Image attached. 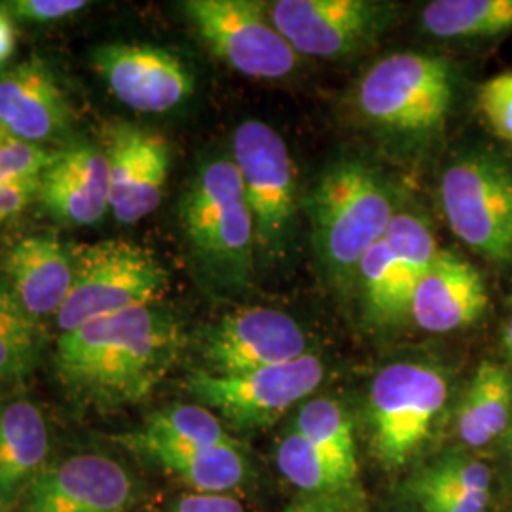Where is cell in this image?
Wrapping results in <instances>:
<instances>
[{"mask_svg": "<svg viewBox=\"0 0 512 512\" xmlns=\"http://www.w3.org/2000/svg\"><path fill=\"white\" fill-rule=\"evenodd\" d=\"M48 450L50 433L37 404L14 399L0 406V505L42 473Z\"/></svg>", "mask_w": 512, "mask_h": 512, "instance_id": "21", "label": "cell"}, {"mask_svg": "<svg viewBox=\"0 0 512 512\" xmlns=\"http://www.w3.org/2000/svg\"><path fill=\"white\" fill-rule=\"evenodd\" d=\"M181 348L179 323L154 304L61 334L55 370L74 399L109 410L147 399L175 365Z\"/></svg>", "mask_w": 512, "mask_h": 512, "instance_id": "1", "label": "cell"}, {"mask_svg": "<svg viewBox=\"0 0 512 512\" xmlns=\"http://www.w3.org/2000/svg\"><path fill=\"white\" fill-rule=\"evenodd\" d=\"M478 105L495 135L512 143V73L497 74L484 82Z\"/></svg>", "mask_w": 512, "mask_h": 512, "instance_id": "31", "label": "cell"}, {"mask_svg": "<svg viewBox=\"0 0 512 512\" xmlns=\"http://www.w3.org/2000/svg\"><path fill=\"white\" fill-rule=\"evenodd\" d=\"M0 135H2V131H0Z\"/></svg>", "mask_w": 512, "mask_h": 512, "instance_id": "40", "label": "cell"}, {"mask_svg": "<svg viewBox=\"0 0 512 512\" xmlns=\"http://www.w3.org/2000/svg\"><path fill=\"white\" fill-rule=\"evenodd\" d=\"M105 154L114 219L135 224L154 213L162 202L171 165L164 137L131 124H118L109 129Z\"/></svg>", "mask_w": 512, "mask_h": 512, "instance_id": "15", "label": "cell"}, {"mask_svg": "<svg viewBox=\"0 0 512 512\" xmlns=\"http://www.w3.org/2000/svg\"><path fill=\"white\" fill-rule=\"evenodd\" d=\"M124 439L186 444V446H217L230 444L217 416L203 406H173L148 418L147 423Z\"/></svg>", "mask_w": 512, "mask_h": 512, "instance_id": "27", "label": "cell"}, {"mask_svg": "<svg viewBox=\"0 0 512 512\" xmlns=\"http://www.w3.org/2000/svg\"><path fill=\"white\" fill-rule=\"evenodd\" d=\"M184 14L209 50L234 71L251 78H283L298 54L277 31L264 4L253 0H188Z\"/></svg>", "mask_w": 512, "mask_h": 512, "instance_id": "9", "label": "cell"}, {"mask_svg": "<svg viewBox=\"0 0 512 512\" xmlns=\"http://www.w3.org/2000/svg\"><path fill=\"white\" fill-rule=\"evenodd\" d=\"M93 67L110 93L128 109L169 112L194 93V78L177 55L148 44H107L95 50Z\"/></svg>", "mask_w": 512, "mask_h": 512, "instance_id": "14", "label": "cell"}, {"mask_svg": "<svg viewBox=\"0 0 512 512\" xmlns=\"http://www.w3.org/2000/svg\"><path fill=\"white\" fill-rule=\"evenodd\" d=\"M2 272L33 319L57 315L73 289V249L52 234L27 236L6 249Z\"/></svg>", "mask_w": 512, "mask_h": 512, "instance_id": "20", "label": "cell"}, {"mask_svg": "<svg viewBox=\"0 0 512 512\" xmlns=\"http://www.w3.org/2000/svg\"><path fill=\"white\" fill-rule=\"evenodd\" d=\"M38 200L52 219L69 226H93L110 209L107 154L78 145L55 154L40 175Z\"/></svg>", "mask_w": 512, "mask_h": 512, "instance_id": "18", "label": "cell"}, {"mask_svg": "<svg viewBox=\"0 0 512 512\" xmlns=\"http://www.w3.org/2000/svg\"><path fill=\"white\" fill-rule=\"evenodd\" d=\"M133 501V482L114 459L80 454L42 471L29 484L25 512H124Z\"/></svg>", "mask_w": 512, "mask_h": 512, "instance_id": "16", "label": "cell"}, {"mask_svg": "<svg viewBox=\"0 0 512 512\" xmlns=\"http://www.w3.org/2000/svg\"><path fill=\"white\" fill-rule=\"evenodd\" d=\"M175 512H245V509L230 495L194 494L183 497Z\"/></svg>", "mask_w": 512, "mask_h": 512, "instance_id": "34", "label": "cell"}, {"mask_svg": "<svg viewBox=\"0 0 512 512\" xmlns=\"http://www.w3.org/2000/svg\"><path fill=\"white\" fill-rule=\"evenodd\" d=\"M184 236L205 274L224 287L249 283L255 224L234 160L202 165L181 200Z\"/></svg>", "mask_w": 512, "mask_h": 512, "instance_id": "3", "label": "cell"}, {"mask_svg": "<svg viewBox=\"0 0 512 512\" xmlns=\"http://www.w3.org/2000/svg\"><path fill=\"white\" fill-rule=\"evenodd\" d=\"M306 211L315 253L334 279L357 277L366 253L395 219L384 179L368 165L344 160L329 165L311 186Z\"/></svg>", "mask_w": 512, "mask_h": 512, "instance_id": "2", "label": "cell"}, {"mask_svg": "<svg viewBox=\"0 0 512 512\" xmlns=\"http://www.w3.org/2000/svg\"><path fill=\"white\" fill-rule=\"evenodd\" d=\"M40 194V177L0 184V224L18 217L19 213L37 200Z\"/></svg>", "mask_w": 512, "mask_h": 512, "instance_id": "33", "label": "cell"}, {"mask_svg": "<svg viewBox=\"0 0 512 512\" xmlns=\"http://www.w3.org/2000/svg\"><path fill=\"white\" fill-rule=\"evenodd\" d=\"M512 382L503 366H478L458 414L459 439L478 448L503 435L511 421Z\"/></svg>", "mask_w": 512, "mask_h": 512, "instance_id": "23", "label": "cell"}, {"mask_svg": "<svg viewBox=\"0 0 512 512\" xmlns=\"http://www.w3.org/2000/svg\"><path fill=\"white\" fill-rule=\"evenodd\" d=\"M122 442H126L131 450L154 459L165 471L181 478L198 494L230 492L238 488L247 475V461L241 456L236 442L217 446H186L124 437Z\"/></svg>", "mask_w": 512, "mask_h": 512, "instance_id": "22", "label": "cell"}, {"mask_svg": "<svg viewBox=\"0 0 512 512\" xmlns=\"http://www.w3.org/2000/svg\"><path fill=\"white\" fill-rule=\"evenodd\" d=\"M412 494L450 495L488 509L492 473L476 459H446L416 478Z\"/></svg>", "mask_w": 512, "mask_h": 512, "instance_id": "29", "label": "cell"}, {"mask_svg": "<svg viewBox=\"0 0 512 512\" xmlns=\"http://www.w3.org/2000/svg\"><path fill=\"white\" fill-rule=\"evenodd\" d=\"M505 346H507V351H509L512 359V321L511 325L507 327V334H505Z\"/></svg>", "mask_w": 512, "mask_h": 512, "instance_id": "38", "label": "cell"}, {"mask_svg": "<svg viewBox=\"0 0 512 512\" xmlns=\"http://www.w3.org/2000/svg\"><path fill=\"white\" fill-rule=\"evenodd\" d=\"M391 8L372 0H277L268 12L296 54L340 59L376 40Z\"/></svg>", "mask_w": 512, "mask_h": 512, "instance_id": "11", "label": "cell"}, {"mask_svg": "<svg viewBox=\"0 0 512 512\" xmlns=\"http://www.w3.org/2000/svg\"><path fill=\"white\" fill-rule=\"evenodd\" d=\"M304 355L308 340L293 317L260 306L224 315L203 340L205 361L224 376L287 365Z\"/></svg>", "mask_w": 512, "mask_h": 512, "instance_id": "13", "label": "cell"}, {"mask_svg": "<svg viewBox=\"0 0 512 512\" xmlns=\"http://www.w3.org/2000/svg\"><path fill=\"white\" fill-rule=\"evenodd\" d=\"M359 107L366 118L401 133L427 135L442 128L454 101L448 61L403 52L378 61L359 84Z\"/></svg>", "mask_w": 512, "mask_h": 512, "instance_id": "5", "label": "cell"}, {"mask_svg": "<svg viewBox=\"0 0 512 512\" xmlns=\"http://www.w3.org/2000/svg\"><path fill=\"white\" fill-rule=\"evenodd\" d=\"M421 23L439 38L497 37L512 31V0H437Z\"/></svg>", "mask_w": 512, "mask_h": 512, "instance_id": "24", "label": "cell"}, {"mask_svg": "<svg viewBox=\"0 0 512 512\" xmlns=\"http://www.w3.org/2000/svg\"><path fill=\"white\" fill-rule=\"evenodd\" d=\"M73 258V289L55 315L61 334L107 315L154 306L169 289L158 256L128 239L78 245Z\"/></svg>", "mask_w": 512, "mask_h": 512, "instance_id": "4", "label": "cell"}, {"mask_svg": "<svg viewBox=\"0 0 512 512\" xmlns=\"http://www.w3.org/2000/svg\"><path fill=\"white\" fill-rule=\"evenodd\" d=\"M18 48V27L14 16L6 8V4H0V69L12 59Z\"/></svg>", "mask_w": 512, "mask_h": 512, "instance_id": "36", "label": "cell"}, {"mask_svg": "<svg viewBox=\"0 0 512 512\" xmlns=\"http://www.w3.org/2000/svg\"><path fill=\"white\" fill-rule=\"evenodd\" d=\"M234 164L255 224V247L268 260L287 253L296 228V171L287 143L272 126L249 120L234 135Z\"/></svg>", "mask_w": 512, "mask_h": 512, "instance_id": "6", "label": "cell"}, {"mask_svg": "<svg viewBox=\"0 0 512 512\" xmlns=\"http://www.w3.org/2000/svg\"><path fill=\"white\" fill-rule=\"evenodd\" d=\"M414 497L425 512H486V507L450 495L414 494Z\"/></svg>", "mask_w": 512, "mask_h": 512, "instance_id": "35", "label": "cell"}, {"mask_svg": "<svg viewBox=\"0 0 512 512\" xmlns=\"http://www.w3.org/2000/svg\"><path fill=\"white\" fill-rule=\"evenodd\" d=\"M6 8L14 18L33 21V23H52L59 19L69 18L84 8H88L86 0H16L8 2Z\"/></svg>", "mask_w": 512, "mask_h": 512, "instance_id": "32", "label": "cell"}, {"mask_svg": "<svg viewBox=\"0 0 512 512\" xmlns=\"http://www.w3.org/2000/svg\"><path fill=\"white\" fill-rule=\"evenodd\" d=\"M448 399L442 372L421 363H395L378 372L370 387L368 418L374 456L385 469H399L420 450Z\"/></svg>", "mask_w": 512, "mask_h": 512, "instance_id": "7", "label": "cell"}, {"mask_svg": "<svg viewBox=\"0 0 512 512\" xmlns=\"http://www.w3.org/2000/svg\"><path fill=\"white\" fill-rule=\"evenodd\" d=\"M294 431L329 459L349 488L355 484L359 473L357 446L351 420L340 404L332 399H313L298 412Z\"/></svg>", "mask_w": 512, "mask_h": 512, "instance_id": "25", "label": "cell"}, {"mask_svg": "<svg viewBox=\"0 0 512 512\" xmlns=\"http://www.w3.org/2000/svg\"><path fill=\"white\" fill-rule=\"evenodd\" d=\"M325 378L323 363L304 355L287 365L268 366L245 374L194 372L186 387L202 403L243 429L266 427L291 406L311 395Z\"/></svg>", "mask_w": 512, "mask_h": 512, "instance_id": "10", "label": "cell"}, {"mask_svg": "<svg viewBox=\"0 0 512 512\" xmlns=\"http://www.w3.org/2000/svg\"><path fill=\"white\" fill-rule=\"evenodd\" d=\"M440 203L452 232L478 255L512 256V171L492 156L450 165L440 181Z\"/></svg>", "mask_w": 512, "mask_h": 512, "instance_id": "8", "label": "cell"}, {"mask_svg": "<svg viewBox=\"0 0 512 512\" xmlns=\"http://www.w3.org/2000/svg\"><path fill=\"white\" fill-rule=\"evenodd\" d=\"M55 154L40 145L19 141L0 135V184L38 179L48 165L54 162Z\"/></svg>", "mask_w": 512, "mask_h": 512, "instance_id": "30", "label": "cell"}, {"mask_svg": "<svg viewBox=\"0 0 512 512\" xmlns=\"http://www.w3.org/2000/svg\"><path fill=\"white\" fill-rule=\"evenodd\" d=\"M277 467L293 486L304 492L329 494L349 488L329 459L296 431L279 444Z\"/></svg>", "mask_w": 512, "mask_h": 512, "instance_id": "28", "label": "cell"}, {"mask_svg": "<svg viewBox=\"0 0 512 512\" xmlns=\"http://www.w3.org/2000/svg\"><path fill=\"white\" fill-rule=\"evenodd\" d=\"M437 253V241L425 220L414 213L395 215L357 272L366 311L382 323L408 315L414 291Z\"/></svg>", "mask_w": 512, "mask_h": 512, "instance_id": "12", "label": "cell"}, {"mask_svg": "<svg viewBox=\"0 0 512 512\" xmlns=\"http://www.w3.org/2000/svg\"><path fill=\"white\" fill-rule=\"evenodd\" d=\"M71 109L52 69L38 57L0 73V131L40 145L61 137Z\"/></svg>", "mask_w": 512, "mask_h": 512, "instance_id": "17", "label": "cell"}, {"mask_svg": "<svg viewBox=\"0 0 512 512\" xmlns=\"http://www.w3.org/2000/svg\"><path fill=\"white\" fill-rule=\"evenodd\" d=\"M488 306L484 279L465 258L439 251L414 291L410 315L421 330L444 334L478 321Z\"/></svg>", "mask_w": 512, "mask_h": 512, "instance_id": "19", "label": "cell"}, {"mask_svg": "<svg viewBox=\"0 0 512 512\" xmlns=\"http://www.w3.org/2000/svg\"><path fill=\"white\" fill-rule=\"evenodd\" d=\"M511 452H512V433H511Z\"/></svg>", "mask_w": 512, "mask_h": 512, "instance_id": "39", "label": "cell"}, {"mask_svg": "<svg viewBox=\"0 0 512 512\" xmlns=\"http://www.w3.org/2000/svg\"><path fill=\"white\" fill-rule=\"evenodd\" d=\"M283 512H327L325 509H321V507H317V505H311V503H306V505H293V507H289V509H285Z\"/></svg>", "mask_w": 512, "mask_h": 512, "instance_id": "37", "label": "cell"}, {"mask_svg": "<svg viewBox=\"0 0 512 512\" xmlns=\"http://www.w3.org/2000/svg\"><path fill=\"white\" fill-rule=\"evenodd\" d=\"M38 329L0 277V382H14L31 374L37 363Z\"/></svg>", "mask_w": 512, "mask_h": 512, "instance_id": "26", "label": "cell"}]
</instances>
